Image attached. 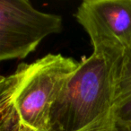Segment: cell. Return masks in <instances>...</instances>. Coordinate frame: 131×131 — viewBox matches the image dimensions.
Returning a JSON list of instances; mask_svg holds the SVG:
<instances>
[{"instance_id":"obj_1","label":"cell","mask_w":131,"mask_h":131,"mask_svg":"<svg viewBox=\"0 0 131 131\" xmlns=\"http://www.w3.org/2000/svg\"><path fill=\"white\" fill-rule=\"evenodd\" d=\"M79 61L47 54L0 79V131H49L50 111Z\"/></svg>"},{"instance_id":"obj_2","label":"cell","mask_w":131,"mask_h":131,"mask_svg":"<svg viewBox=\"0 0 131 131\" xmlns=\"http://www.w3.org/2000/svg\"><path fill=\"white\" fill-rule=\"evenodd\" d=\"M125 56L93 49L89 57H83L51 108L49 131H82L109 114L114 109Z\"/></svg>"},{"instance_id":"obj_3","label":"cell","mask_w":131,"mask_h":131,"mask_svg":"<svg viewBox=\"0 0 131 131\" xmlns=\"http://www.w3.org/2000/svg\"><path fill=\"white\" fill-rule=\"evenodd\" d=\"M62 29L60 15L40 11L26 0H1L0 60L25 58L43 39Z\"/></svg>"},{"instance_id":"obj_4","label":"cell","mask_w":131,"mask_h":131,"mask_svg":"<svg viewBox=\"0 0 131 131\" xmlns=\"http://www.w3.org/2000/svg\"><path fill=\"white\" fill-rule=\"evenodd\" d=\"M75 17L93 49L131 52V0H84Z\"/></svg>"},{"instance_id":"obj_5","label":"cell","mask_w":131,"mask_h":131,"mask_svg":"<svg viewBox=\"0 0 131 131\" xmlns=\"http://www.w3.org/2000/svg\"><path fill=\"white\" fill-rule=\"evenodd\" d=\"M114 110L118 121L131 127V52L122 62Z\"/></svg>"},{"instance_id":"obj_6","label":"cell","mask_w":131,"mask_h":131,"mask_svg":"<svg viewBox=\"0 0 131 131\" xmlns=\"http://www.w3.org/2000/svg\"><path fill=\"white\" fill-rule=\"evenodd\" d=\"M82 131H131V127L120 123L113 109L104 118Z\"/></svg>"}]
</instances>
